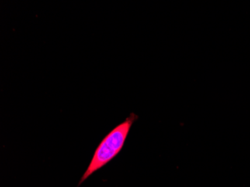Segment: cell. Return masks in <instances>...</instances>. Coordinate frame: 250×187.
<instances>
[{
  "label": "cell",
  "instance_id": "cell-1",
  "mask_svg": "<svg viewBox=\"0 0 250 187\" xmlns=\"http://www.w3.org/2000/svg\"><path fill=\"white\" fill-rule=\"evenodd\" d=\"M137 118L138 116L135 114H130L126 120L116 126L104 138L95 150L89 165L83 174L77 187L88 179L92 174L112 161L120 153L130 133L132 125Z\"/></svg>",
  "mask_w": 250,
  "mask_h": 187
}]
</instances>
